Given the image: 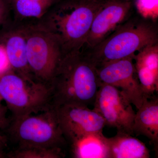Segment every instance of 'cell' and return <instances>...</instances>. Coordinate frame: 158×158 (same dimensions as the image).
<instances>
[{
	"label": "cell",
	"instance_id": "1",
	"mask_svg": "<svg viewBox=\"0 0 158 158\" xmlns=\"http://www.w3.org/2000/svg\"><path fill=\"white\" fill-rule=\"evenodd\" d=\"M101 82L96 68L82 51L65 54L50 82L53 106L93 104Z\"/></svg>",
	"mask_w": 158,
	"mask_h": 158
},
{
	"label": "cell",
	"instance_id": "2",
	"mask_svg": "<svg viewBox=\"0 0 158 158\" xmlns=\"http://www.w3.org/2000/svg\"><path fill=\"white\" fill-rule=\"evenodd\" d=\"M104 0H70L52 6L33 23L54 34L65 54L81 51Z\"/></svg>",
	"mask_w": 158,
	"mask_h": 158
},
{
	"label": "cell",
	"instance_id": "3",
	"mask_svg": "<svg viewBox=\"0 0 158 158\" xmlns=\"http://www.w3.org/2000/svg\"><path fill=\"white\" fill-rule=\"evenodd\" d=\"M158 44V32L152 24L134 19L122 23L92 48L83 51L96 68L108 62L135 55Z\"/></svg>",
	"mask_w": 158,
	"mask_h": 158
},
{
	"label": "cell",
	"instance_id": "4",
	"mask_svg": "<svg viewBox=\"0 0 158 158\" xmlns=\"http://www.w3.org/2000/svg\"><path fill=\"white\" fill-rule=\"evenodd\" d=\"M0 97L13 118L37 114L52 106L49 85L25 77L12 69L0 75Z\"/></svg>",
	"mask_w": 158,
	"mask_h": 158
},
{
	"label": "cell",
	"instance_id": "5",
	"mask_svg": "<svg viewBox=\"0 0 158 158\" xmlns=\"http://www.w3.org/2000/svg\"><path fill=\"white\" fill-rule=\"evenodd\" d=\"M22 27L27 41V56L33 78L49 85L65 55L60 40L54 34L34 23Z\"/></svg>",
	"mask_w": 158,
	"mask_h": 158
},
{
	"label": "cell",
	"instance_id": "6",
	"mask_svg": "<svg viewBox=\"0 0 158 158\" xmlns=\"http://www.w3.org/2000/svg\"><path fill=\"white\" fill-rule=\"evenodd\" d=\"M9 128L19 148H61L65 142L52 106L39 114L13 118Z\"/></svg>",
	"mask_w": 158,
	"mask_h": 158
},
{
	"label": "cell",
	"instance_id": "7",
	"mask_svg": "<svg viewBox=\"0 0 158 158\" xmlns=\"http://www.w3.org/2000/svg\"><path fill=\"white\" fill-rule=\"evenodd\" d=\"M93 105L94 110L102 117L106 125L115 128L117 132L134 135L136 113L132 104L119 89L101 83Z\"/></svg>",
	"mask_w": 158,
	"mask_h": 158
},
{
	"label": "cell",
	"instance_id": "8",
	"mask_svg": "<svg viewBox=\"0 0 158 158\" xmlns=\"http://www.w3.org/2000/svg\"><path fill=\"white\" fill-rule=\"evenodd\" d=\"M135 55L97 67L100 81L118 88L138 110L145 99L135 68Z\"/></svg>",
	"mask_w": 158,
	"mask_h": 158
},
{
	"label": "cell",
	"instance_id": "9",
	"mask_svg": "<svg viewBox=\"0 0 158 158\" xmlns=\"http://www.w3.org/2000/svg\"><path fill=\"white\" fill-rule=\"evenodd\" d=\"M54 107L63 136L71 143L89 133L102 132L106 126L102 117L88 106L65 104Z\"/></svg>",
	"mask_w": 158,
	"mask_h": 158
},
{
	"label": "cell",
	"instance_id": "10",
	"mask_svg": "<svg viewBox=\"0 0 158 158\" xmlns=\"http://www.w3.org/2000/svg\"><path fill=\"white\" fill-rule=\"evenodd\" d=\"M130 1L104 0L93 20L82 51L92 48L121 24L131 10Z\"/></svg>",
	"mask_w": 158,
	"mask_h": 158
},
{
	"label": "cell",
	"instance_id": "11",
	"mask_svg": "<svg viewBox=\"0 0 158 158\" xmlns=\"http://www.w3.org/2000/svg\"><path fill=\"white\" fill-rule=\"evenodd\" d=\"M6 29L0 34V45L6 52L11 68L23 76L34 79L28 64L27 41L21 25H11Z\"/></svg>",
	"mask_w": 158,
	"mask_h": 158
},
{
	"label": "cell",
	"instance_id": "12",
	"mask_svg": "<svg viewBox=\"0 0 158 158\" xmlns=\"http://www.w3.org/2000/svg\"><path fill=\"white\" fill-rule=\"evenodd\" d=\"M136 73L145 98H150L158 91V44L148 46L135 55Z\"/></svg>",
	"mask_w": 158,
	"mask_h": 158
},
{
	"label": "cell",
	"instance_id": "13",
	"mask_svg": "<svg viewBox=\"0 0 158 158\" xmlns=\"http://www.w3.org/2000/svg\"><path fill=\"white\" fill-rule=\"evenodd\" d=\"M134 134L147 137L158 149V98L157 97L144 99L138 109L134 118Z\"/></svg>",
	"mask_w": 158,
	"mask_h": 158
},
{
	"label": "cell",
	"instance_id": "14",
	"mask_svg": "<svg viewBox=\"0 0 158 158\" xmlns=\"http://www.w3.org/2000/svg\"><path fill=\"white\" fill-rule=\"evenodd\" d=\"M108 158H149L150 153L141 141L126 133L117 132L116 135L107 138Z\"/></svg>",
	"mask_w": 158,
	"mask_h": 158
},
{
	"label": "cell",
	"instance_id": "15",
	"mask_svg": "<svg viewBox=\"0 0 158 158\" xmlns=\"http://www.w3.org/2000/svg\"><path fill=\"white\" fill-rule=\"evenodd\" d=\"M73 157L108 158L107 138L102 132L87 134L71 143Z\"/></svg>",
	"mask_w": 158,
	"mask_h": 158
},
{
	"label": "cell",
	"instance_id": "16",
	"mask_svg": "<svg viewBox=\"0 0 158 158\" xmlns=\"http://www.w3.org/2000/svg\"><path fill=\"white\" fill-rule=\"evenodd\" d=\"M9 2L17 20L33 19L36 20L42 17L52 7L34 0H9Z\"/></svg>",
	"mask_w": 158,
	"mask_h": 158
},
{
	"label": "cell",
	"instance_id": "17",
	"mask_svg": "<svg viewBox=\"0 0 158 158\" xmlns=\"http://www.w3.org/2000/svg\"><path fill=\"white\" fill-rule=\"evenodd\" d=\"M61 148H19L9 155L14 158H59L63 156Z\"/></svg>",
	"mask_w": 158,
	"mask_h": 158
},
{
	"label": "cell",
	"instance_id": "18",
	"mask_svg": "<svg viewBox=\"0 0 158 158\" xmlns=\"http://www.w3.org/2000/svg\"><path fill=\"white\" fill-rule=\"evenodd\" d=\"M10 7L9 0H0V27L2 26H8Z\"/></svg>",
	"mask_w": 158,
	"mask_h": 158
},
{
	"label": "cell",
	"instance_id": "19",
	"mask_svg": "<svg viewBox=\"0 0 158 158\" xmlns=\"http://www.w3.org/2000/svg\"><path fill=\"white\" fill-rule=\"evenodd\" d=\"M11 69L6 52L3 47L0 45V75Z\"/></svg>",
	"mask_w": 158,
	"mask_h": 158
},
{
	"label": "cell",
	"instance_id": "20",
	"mask_svg": "<svg viewBox=\"0 0 158 158\" xmlns=\"http://www.w3.org/2000/svg\"><path fill=\"white\" fill-rule=\"evenodd\" d=\"M10 125V121L6 116V109L0 103V130L7 128Z\"/></svg>",
	"mask_w": 158,
	"mask_h": 158
},
{
	"label": "cell",
	"instance_id": "21",
	"mask_svg": "<svg viewBox=\"0 0 158 158\" xmlns=\"http://www.w3.org/2000/svg\"><path fill=\"white\" fill-rule=\"evenodd\" d=\"M34 1L52 6L56 3L58 2L60 0H34Z\"/></svg>",
	"mask_w": 158,
	"mask_h": 158
},
{
	"label": "cell",
	"instance_id": "22",
	"mask_svg": "<svg viewBox=\"0 0 158 158\" xmlns=\"http://www.w3.org/2000/svg\"><path fill=\"white\" fill-rule=\"evenodd\" d=\"M7 143V138L5 136L0 135V157L2 156V151Z\"/></svg>",
	"mask_w": 158,
	"mask_h": 158
},
{
	"label": "cell",
	"instance_id": "23",
	"mask_svg": "<svg viewBox=\"0 0 158 158\" xmlns=\"http://www.w3.org/2000/svg\"><path fill=\"white\" fill-rule=\"evenodd\" d=\"M122 1H130V0H122Z\"/></svg>",
	"mask_w": 158,
	"mask_h": 158
},
{
	"label": "cell",
	"instance_id": "24",
	"mask_svg": "<svg viewBox=\"0 0 158 158\" xmlns=\"http://www.w3.org/2000/svg\"><path fill=\"white\" fill-rule=\"evenodd\" d=\"M2 99L1 98V97H0V102H1V101L2 100Z\"/></svg>",
	"mask_w": 158,
	"mask_h": 158
}]
</instances>
